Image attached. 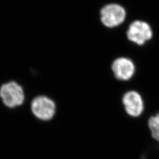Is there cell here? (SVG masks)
Instances as JSON below:
<instances>
[{
  "label": "cell",
  "mask_w": 159,
  "mask_h": 159,
  "mask_svg": "<svg viewBox=\"0 0 159 159\" xmlns=\"http://www.w3.org/2000/svg\"><path fill=\"white\" fill-rule=\"evenodd\" d=\"M0 98L8 108L21 106L25 100L23 87L16 81H9L0 86Z\"/></svg>",
  "instance_id": "obj_1"
},
{
  "label": "cell",
  "mask_w": 159,
  "mask_h": 159,
  "mask_svg": "<svg viewBox=\"0 0 159 159\" xmlns=\"http://www.w3.org/2000/svg\"><path fill=\"white\" fill-rule=\"evenodd\" d=\"M31 109L34 116L42 121H49L56 114V105L48 97H35L31 103Z\"/></svg>",
  "instance_id": "obj_2"
},
{
  "label": "cell",
  "mask_w": 159,
  "mask_h": 159,
  "mask_svg": "<svg viewBox=\"0 0 159 159\" xmlns=\"http://www.w3.org/2000/svg\"><path fill=\"white\" fill-rule=\"evenodd\" d=\"M125 18V11L122 6L116 4L104 7L101 11V20L108 28H113L123 23Z\"/></svg>",
  "instance_id": "obj_3"
},
{
  "label": "cell",
  "mask_w": 159,
  "mask_h": 159,
  "mask_svg": "<svg viewBox=\"0 0 159 159\" xmlns=\"http://www.w3.org/2000/svg\"><path fill=\"white\" fill-rule=\"evenodd\" d=\"M127 35L131 41L138 45H143L152 38L153 31L148 24L137 20L130 25Z\"/></svg>",
  "instance_id": "obj_4"
},
{
  "label": "cell",
  "mask_w": 159,
  "mask_h": 159,
  "mask_svg": "<svg viewBox=\"0 0 159 159\" xmlns=\"http://www.w3.org/2000/svg\"><path fill=\"white\" fill-rule=\"evenodd\" d=\"M122 103L125 112L132 117H138L144 110L142 97L136 91H127L122 98Z\"/></svg>",
  "instance_id": "obj_5"
},
{
  "label": "cell",
  "mask_w": 159,
  "mask_h": 159,
  "mask_svg": "<svg viewBox=\"0 0 159 159\" xmlns=\"http://www.w3.org/2000/svg\"><path fill=\"white\" fill-rule=\"evenodd\" d=\"M112 70L116 79L121 81H127L134 75L135 66L130 59L121 57L114 61Z\"/></svg>",
  "instance_id": "obj_6"
},
{
  "label": "cell",
  "mask_w": 159,
  "mask_h": 159,
  "mask_svg": "<svg viewBox=\"0 0 159 159\" xmlns=\"http://www.w3.org/2000/svg\"><path fill=\"white\" fill-rule=\"evenodd\" d=\"M148 125L152 136L159 142V113L149 118Z\"/></svg>",
  "instance_id": "obj_7"
}]
</instances>
